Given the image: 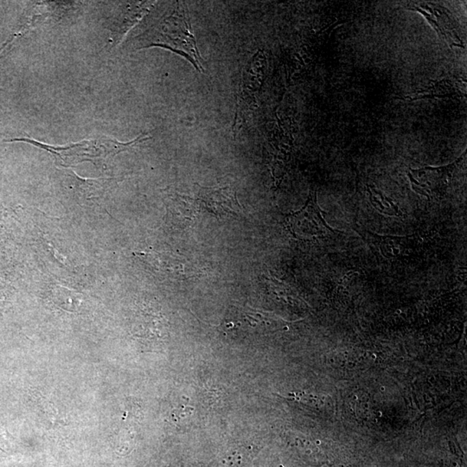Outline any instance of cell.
<instances>
[{
  "instance_id": "6da1fadb",
  "label": "cell",
  "mask_w": 467,
  "mask_h": 467,
  "mask_svg": "<svg viewBox=\"0 0 467 467\" xmlns=\"http://www.w3.org/2000/svg\"><path fill=\"white\" fill-rule=\"evenodd\" d=\"M138 38V49L161 47L186 58L197 71L205 72L203 58L197 48L188 9L184 2L174 3L173 12L157 21Z\"/></svg>"
},
{
  "instance_id": "7a4b0ae2",
  "label": "cell",
  "mask_w": 467,
  "mask_h": 467,
  "mask_svg": "<svg viewBox=\"0 0 467 467\" xmlns=\"http://www.w3.org/2000/svg\"><path fill=\"white\" fill-rule=\"evenodd\" d=\"M151 136L147 134H142L136 140L127 143H121L116 140L110 139L108 137H101L98 139L81 141V142L67 144L64 147L49 146L40 141H37L31 138H16L8 140V142H25L33 146L47 151L48 153L54 155L55 159L61 161L65 166H72L74 164L84 160L101 159L108 155L125 152L130 148L137 146L138 144L149 140Z\"/></svg>"
},
{
  "instance_id": "3957f363",
  "label": "cell",
  "mask_w": 467,
  "mask_h": 467,
  "mask_svg": "<svg viewBox=\"0 0 467 467\" xmlns=\"http://www.w3.org/2000/svg\"><path fill=\"white\" fill-rule=\"evenodd\" d=\"M287 226L292 236L301 241H317L337 232L325 221L316 192H311L303 208L288 216Z\"/></svg>"
},
{
  "instance_id": "277c9868",
  "label": "cell",
  "mask_w": 467,
  "mask_h": 467,
  "mask_svg": "<svg viewBox=\"0 0 467 467\" xmlns=\"http://www.w3.org/2000/svg\"><path fill=\"white\" fill-rule=\"evenodd\" d=\"M197 205L218 218L223 216H238L242 212L236 197V192L229 187H203L195 185Z\"/></svg>"
},
{
  "instance_id": "5b68a950",
  "label": "cell",
  "mask_w": 467,
  "mask_h": 467,
  "mask_svg": "<svg viewBox=\"0 0 467 467\" xmlns=\"http://www.w3.org/2000/svg\"><path fill=\"white\" fill-rule=\"evenodd\" d=\"M464 156V155H463ZM463 156L449 166L440 167H425V168L413 171L419 176H425L426 182L429 185L431 192H442V190L449 185L450 177L452 176L453 170L462 160Z\"/></svg>"
},
{
  "instance_id": "8992f818",
  "label": "cell",
  "mask_w": 467,
  "mask_h": 467,
  "mask_svg": "<svg viewBox=\"0 0 467 467\" xmlns=\"http://www.w3.org/2000/svg\"><path fill=\"white\" fill-rule=\"evenodd\" d=\"M256 455L254 446H241L232 450L223 460L225 467H252L253 460Z\"/></svg>"
},
{
  "instance_id": "52a82bcc",
  "label": "cell",
  "mask_w": 467,
  "mask_h": 467,
  "mask_svg": "<svg viewBox=\"0 0 467 467\" xmlns=\"http://www.w3.org/2000/svg\"><path fill=\"white\" fill-rule=\"evenodd\" d=\"M409 10H411V11H416V12H419L420 13H422V14L424 15V16H425V18L427 19V21H429L431 25H432L433 27L435 28L437 31H438L439 34L444 36V37H445V38L447 39L446 36L445 35V33H444L442 31V28H440V26L439 25L438 23H437L435 21V19H433V18H432V16H431L429 14V13L426 12L425 11H423V10L420 9L418 8H410Z\"/></svg>"
}]
</instances>
